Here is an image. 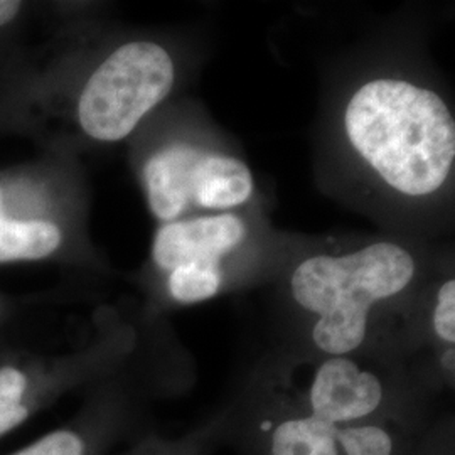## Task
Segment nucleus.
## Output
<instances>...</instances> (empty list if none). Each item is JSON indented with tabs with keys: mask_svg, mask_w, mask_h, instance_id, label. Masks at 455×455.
Masks as SVG:
<instances>
[{
	"mask_svg": "<svg viewBox=\"0 0 455 455\" xmlns=\"http://www.w3.org/2000/svg\"><path fill=\"white\" fill-rule=\"evenodd\" d=\"M344 125L363 159L396 191L432 195L449 178L454 118L434 92L402 80H374L351 98Z\"/></svg>",
	"mask_w": 455,
	"mask_h": 455,
	"instance_id": "1",
	"label": "nucleus"
},
{
	"mask_svg": "<svg viewBox=\"0 0 455 455\" xmlns=\"http://www.w3.org/2000/svg\"><path fill=\"white\" fill-rule=\"evenodd\" d=\"M413 274L415 263L405 248L374 243L344 257L302 261L293 272V299L321 315L312 331L314 342L341 356L364 341L374 302L402 292Z\"/></svg>",
	"mask_w": 455,
	"mask_h": 455,
	"instance_id": "2",
	"label": "nucleus"
},
{
	"mask_svg": "<svg viewBox=\"0 0 455 455\" xmlns=\"http://www.w3.org/2000/svg\"><path fill=\"white\" fill-rule=\"evenodd\" d=\"M174 63L154 43H129L103 61L84 84L78 118L101 142L125 139L174 84Z\"/></svg>",
	"mask_w": 455,
	"mask_h": 455,
	"instance_id": "3",
	"label": "nucleus"
},
{
	"mask_svg": "<svg viewBox=\"0 0 455 455\" xmlns=\"http://www.w3.org/2000/svg\"><path fill=\"white\" fill-rule=\"evenodd\" d=\"M244 235L243 221L229 212L169 223L159 229L152 253L156 263L169 272L189 263H218L220 257L243 242Z\"/></svg>",
	"mask_w": 455,
	"mask_h": 455,
	"instance_id": "4",
	"label": "nucleus"
},
{
	"mask_svg": "<svg viewBox=\"0 0 455 455\" xmlns=\"http://www.w3.org/2000/svg\"><path fill=\"white\" fill-rule=\"evenodd\" d=\"M381 398L379 379L373 373L361 371L347 358L327 359L310 390L314 417L331 425L370 415L381 403Z\"/></svg>",
	"mask_w": 455,
	"mask_h": 455,
	"instance_id": "5",
	"label": "nucleus"
},
{
	"mask_svg": "<svg viewBox=\"0 0 455 455\" xmlns=\"http://www.w3.org/2000/svg\"><path fill=\"white\" fill-rule=\"evenodd\" d=\"M201 150L188 144L165 147L144 169L148 204L163 221H172L191 203V176Z\"/></svg>",
	"mask_w": 455,
	"mask_h": 455,
	"instance_id": "6",
	"label": "nucleus"
},
{
	"mask_svg": "<svg viewBox=\"0 0 455 455\" xmlns=\"http://www.w3.org/2000/svg\"><path fill=\"white\" fill-rule=\"evenodd\" d=\"M251 191L253 180L242 161L201 152L191 176V203L208 210H228L243 204Z\"/></svg>",
	"mask_w": 455,
	"mask_h": 455,
	"instance_id": "7",
	"label": "nucleus"
},
{
	"mask_svg": "<svg viewBox=\"0 0 455 455\" xmlns=\"http://www.w3.org/2000/svg\"><path fill=\"white\" fill-rule=\"evenodd\" d=\"M61 244L60 228L48 221H20L2 212L0 195V263L46 259Z\"/></svg>",
	"mask_w": 455,
	"mask_h": 455,
	"instance_id": "8",
	"label": "nucleus"
},
{
	"mask_svg": "<svg viewBox=\"0 0 455 455\" xmlns=\"http://www.w3.org/2000/svg\"><path fill=\"white\" fill-rule=\"evenodd\" d=\"M336 430L314 415L283 422L274 434L272 455H338Z\"/></svg>",
	"mask_w": 455,
	"mask_h": 455,
	"instance_id": "9",
	"label": "nucleus"
},
{
	"mask_svg": "<svg viewBox=\"0 0 455 455\" xmlns=\"http://www.w3.org/2000/svg\"><path fill=\"white\" fill-rule=\"evenodd\" d=\"M221 285V270L220 263L201 261L182 265L171 272L169 276V291L176 300L182 304H195L220 291Z\"/></svg>",
	"mask_w": 455,
	"mask_h": 455,
	"instance_id": "10",
	"label": "nucleus"
},
{
	"mask_svg": "<svg viewBox=\"0 0 455 455\" xmlns=\"http://www.w3.org/2000/svg\"><path fill=\"white\" fill-rule=\"evenodd\" d=\"M336 440L347 455H391L393 451L390 435L373 425L336 430Z\"/></svg>",
	"mask_w": 455,
	"mask_h": 455,
	"instance_id": "11",
	"label": "nucleus"
},
{
	"mask_svg": "<svg viewBox=\"0 0 455 455\" xmlns=\"http://www.w3.org/2000/svg\"><path fill=\"white\" fill-rule=\"evenodd\" d=\"M434 327L443 341H455V282L449 280L439 291L434 312Z\"/></svg>",
	"mask_w": 455,
	"mask_h": 455,
	"instance_id": "12",
	"label": "nucleus"
},
{
	"mask_svg": "<svg viewBox=\"0 0 455 455\" xmlns=\"http://www.w3.org/2000/svg\"><path fill=\"white\" fill-rule=\"evenodd\" d=\"M19 9H20V2L0 0V26L11 22L17 16Z\"/></svg>",
	"mask_w": 455,
	"mask_h": 455,
	"instance_id": "13",
	"label": "nucleus"
},
{
	"mask_svg": "<svg viewBox=\"0 0 455 455\" xmlns=\"http://www.w3.org/2000/svg\"><path fill=\"white\" fill-rule=\"evenodd\" d=\"M443 366L447 371H454V349H449L443 355Z\"/></svg>",
	"mask_w": 455,
	"mask_h": 455,
	"instance_id": "14",
	"label": "nucleus"
}]
</instances>
